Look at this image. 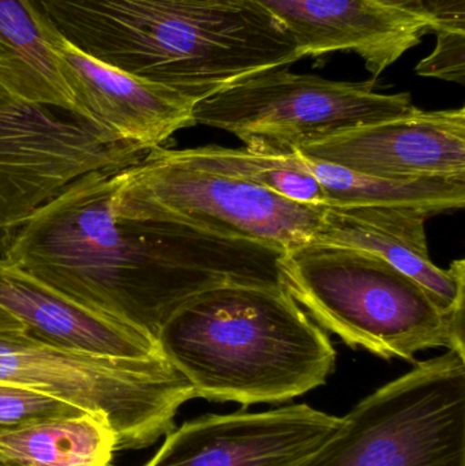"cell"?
Masks as SVG:
<instances>
[{"mask_svg":"<svg viewBox=\"0 0 465 466\" xmlns=\"http://www.w3.org/2000/svg\"><path fill=\"white\" fill-rule=\"evenodd\" d=\"M177 158L272 191L303 205L325 207V193L313 174L303 168L295 153L265 155L248 149L207 147L174 149Z\"/></svg>","mask_w":465,"mask_h":466,"instance_id":"obj_19","label":"cell"},{"mask_svg":"<svg viewBox=\"0 0 465 466\" xmlns=\"http://www.w3.org/2000/svg\"><path fill=\"white\" fill-rule=\"evenodd\" d=\"M288 32L300 59L352 51L377 78L420 44L425 22L376 0H256Z\"/></svg>","mask_w":465,"mask_h":466,"instance_id":"obj_13","label":"cell"},{"mask_svg":"<svg viewBox=\"0 0 465 466\" xmlns=\"http://www.w3.org/2000/svg\"><path fill=\"white\" fill-rule=\"evenodd\" d=\"M2 431H5V429H2V427H0V432Z\"/></svg>","mask_w":465,"mask_h":466,"instance_id":"obj_25","label":"cell"},{"mask_svg":"<svg viewBox=\"0 0 465 466\" xmlns=\"http://www.w3.org/2000/svg\"><path fill=\"white\" fill-rule=\"evenodd\" d=\"M164 356L217 402L276 404L327 383L336 350L283 285L231 281L186 301L158 333Z\"/></svg>","mask_w":465,"mask_h":466,"instance_id":"obj_3","label":"cell"},{"mask_svg":"<svg viewBox=\"0 0 465 466\" xmlns=\"http://www.w3.org/2000/svg\"><path fill=\"white\" fill-rule=\"evenodd\" d=\"M43 3L74 48L194 104L300 60L291 35L256 0Z\"/></svg>","mask_w":465,"mask_h":466,"instance_id":"obj_2","label":"cell"},{"mask_svg":"<svg viewBox=\"0 0 465 466\" xmlns=\"http://www.w3.org/2000/svg\"><path fill=\"white\" fill-rule=\"evenodd\" d=\"M417 73L464 85L465 33H437L436 49L418 65Z\"/></svg>","mask_w":465,"mask_h":466,"instance_id":"obj_22","label":"cell"},{"mask_svg":"<svg viewBox=\"0 0 465 466\" xmlns=\"http://www.w3.org/2000/svg\"><path fill=\"white\" fill-rule=\"evenodd\" d=\"M288 67L246 76L199 101L193 108L194 125L228 131L254 152L289 155L340 131L415 108L409 93L377 92L374 81H330Z\"/></svg>","mask_w":465,"mask_h":466,"instance_id":"obj_8","label":"cell"},{"mask_svg":"<svg viewBox=\"0 0 465 466\" xmlns=\"http://www.w3.org/2000/svg\"><path fill=\"white\" fill-rule=\"evenodd\" d=\"M0 466H18V465L11 464V462L5 461V460H0Z\"/></svg>","mask_w":465,"mask_h":466,"instance_id":"obj_24","label":"cell"},{"mask_svg":"<svg viewBox=\"0 0 465 466\" xmlns=\"http://www.w3.org/2000/svg\"><path fill=\"white\" fill-rule=\"evenodd\" d=\"M116 438L85 413L0 432V460L18 466H109Z\"/></svg>","mask_w":465,"mask_h":466,"instance_id":"obj_18","label":"cell"},{"mask_svg":"<svg viewBox=\"0 0 465 466\" xmlns=\"http://www.w3.org/2000/svg\"><path fill=\"white\" fill-rule=\"evenodd\" d=\"M340 424V418L305 404L207 415L172 430L144 466H295Z\"/></svg>","mask_w":465,"mask_h":466,"instance_id":"obj_10","label":"cell"},{"mask_svg":"<svg viewBox=\"0 0 465 466\" xmlns=\"http://www.w3.org/2000/svg\"><path fill=\"white\" fill-rule=\"evenodd\" d=\"M295 466H465V355L448 350L359 402Z\"/></svg>","mask_w":465,"mask_h":466,"instance_id":"obj_7","label":"cell"},{"mask_svg":"<svg viewBox=\"0 0 465 466\" xmlns=\"http://www.w3.org/2000/svg\"><path fill=\"white\" fill-rule=\"evenodd\" d=\"M111 210L115 218L182 224L287 249L313 240L324 207L298 204L251 183L190 166L174 149L160 147L117 172Z\"/></svg>","mask_w":465,"mask_h":466,"instance_id":"obj_6","label":"cell"},{"mask_svg":"<svg viewBox=\"0 0 465 466\" xmlns=\"http://www.w3.org/2000/svg\"><path fill=\"white\" fill-rule=\"evenodd\" d=\"M55 52L76 116L109 138L147 152L194 126L196 104L183 96L92 59L63 37Z\"/></svg>","mask_w":465,"mask_h":466,"instance_id":"obj_12","label":"cell"},{"mask_svg":"<svg viewBox=\"0 0 465 466\" xmlns=\"http://www.w3.org/2000/svg\"><path fill=\"white\" fill-rule=\"evenodd\" d=\"M3 330H24V326L5 309H0V331Z\"/></svg>","mask_w":465,"mask_h":466,"instance_id":"obj_23","label":"cell"},{"mask_svg":"<svg viewBox=\"0 0 465 466\" xmlns=\"http://www.w3.org/2000/svg\"><path fill=\"white\" fill-rule=\"evenodd\" d=\"M84 410L30 389L0 383V427L18 430L45 421L76 418Z\"/></svg>","mask_w":465,"mask_h":466,"instance_id":"obj_20","label":"cell"},{"mask_svg":"<svg viewBox=\"0 0 465 466\" xmlns=\"http://www.w3.org/2000/svg\"><path fill=\"white\" fill-rule=\"evenodd\" d=\"M59 40L43 0H0V85L24 100L76 115L55 52Z\"/></svg>","mask_w":465,"mask_h":466,"instance_id":"obj_16","label":"cell"},{"mask_svg":"<svg viewBox=\"0 0 465 466\" xmlns=\"http://www.w3.org/2000/svg\"><path fill=\"white\" fill-rule=\"evenodd\" d=\"M425 22L436 33H465V0H376Z\"/></svg>","mask_w":465,"mask_h":466,"instance_id":"obj_21","label":"cell"},{"mask_svg":"<svg viewBox=\"0 0 465 466\" xmlns=\"http://www.w3.org/2000/svg\"><path fill=\"white\" fill-rule=\"evenodd\" d=\"M295 155L321 185L325 207L415 208L440 215L465 205V180L384 179Z\"/></svg>","mask_w":465,"mask_h":466,"instance_id":"obj_17","label":"cell"},{"mask_svg":"<svg viewBox=\"0 0 465 466\" xmlns=\"http://www.w3.org/2000/svg\"><path fill=\"white\" fill-rule=\"evenodd\" d=\"M92 172L0 238L3 257L63 295L157 339L197 293L231 281L281 285L286 249L111 210L117 172ZM158 341V339H157Z\"/></svg>","mask_w":465,"mask_h":466,"instance_id":"obj_1","label":"cell"},{"mask_svg":"<svg viewBox=\"0 0 465 466\" xmlns=\"http://www.w3.org/2000/svg\"><path fill=\"white\" fill-rule=\"evenodd\" d=\"M429 210L395 207H324L314 241L379 255L429 290L445 311L464 315L465 262L434 265L426 240Z\"/></svg>","mask_w":465,"mask_h":466,"instance_id":"obj_15","label":"cell"},{"mask_svg":"<svg viewBox=\"0 0 465 466\" xmlns=\"http://www.w3.org/2000/svg\"><path fill=\"white\" fill-rule=\"evenodd\" d=\"M369 177L465 180V109L422 111L333 134L298 150Z\"/></svg>","mask_w":465,"mask_h":466,"instance_id":"obj_11","label":"cell"},{"mask_svg":"<svg viewBox=\"0 0 465 466\" xmlns=\"http://www.w3.org/2000/svg\"><path fill=\"white\" fill-rule=\"evenodd\" d=\"M0 383L67 402L104 421L117 451L149 448L175 429L182 405L197 399L166 358L111 359L40 341L24 330L0 331Z\"/></svg>","mask_w":465,"mask_h":466,"instance_id":"obj_5","label":"cell"},{"mask_svg":"<svg viewBox=\"0 0 465 466\" xmlns=\"http://www.w3.org/2000/svg\"><path fill=\"white\" fill-rule=\"evenodd\" d=\"M145 153L0 85V238L81 177L127 168Z\"/></svg>","mask_w":465,"mask_h":466,"instance_id":"obj_9","label":"cell"},{"mask_svg":"<svg viewBox=\"0 0 465 466\" xmlns=\"http://www.w3.org/2000/svg\"><path fill=\"white\" fill-rule=\"evenodd\" d=\"M0 309L15 318L24 331L63 350L111 359L164 356L147 331L48 287L0 255Z\"/></svg>","mask_w":465,"mask_h":466,"instance_id":"obj_14","label":"cell"},{"mask_svg":"<svg viewBox=\"0 0 465 466\" xmlns=\"http://www.w3.org/2000/svg\"><path fill=\"white\" fill-rule=\"evenodd\" d=\"M281 285L325 330L382 359L415 361L430 348L464 353V315L379 255L306 241L278 260Z\"/></svg>","mask_w":465,"mask_h":466,"instance_id":"obj_4","label":"cell"}]
</instances>
